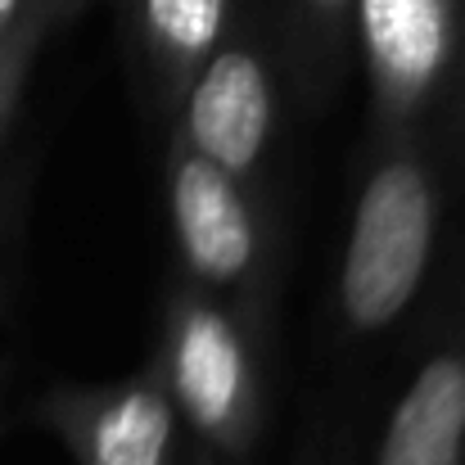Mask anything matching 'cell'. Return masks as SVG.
<instances>
[{"label":"cell","instance_id":"cell-9","mask_svg":"<svg viewBox=\"0 0 465 465\" xmlns=\"http://www.w3.org/2000/svg\"><path fill=\"white\" fill-rule=\"evenodd\" d=\"M36 41H41V32H0V132L14 114V100H18V86H23Z\"/></svg>","mask_w":465,"mask_h":465},{"label":"cell","instance_id":"cell-6","mask_svg":"<svg viewBox=\"0 0 465 465\" xmlns=\"http://www.w3.org/2000/svg\"><path fill=\"white\" fill-rule=\"evenodd\" d=\"M50 420L82 465H172L176 402L158 380L54 398Z\"/></svg>","mask_w":465,"mask_h":465},{"label":"cell","instance_id":"cell-2","mask_svg":"<svg viewBox=\"0 0 465 465\" xmlns=\"http://www.w3.org/2000/svg\"><path fill=\"white\" fill-rule=\"evenodd\" d=\"M167 389L176 411L217 448H244L253 430V366L235 321L181 299L167 321Z\"/></svg>","mask_w":465,"mask_h":465},{"label":"cell","instance_id":"cell-3","mask_svg":"<svg viewBox=\"0 0 465 465\" xmlns=\"http://www.w3.org/2000/svg\"><path fill=\"white\" fill-rule=\"evenodd\" d=\"M352 14L380 114H420L457 54V0H352Z\"/></svg>","mask_w":465,"mask_h":465},{"label":"cell","instance_id":"cell-10","mask_svg":"<svg viewBox=\"0 0 465 465\" xmlns=\"http://www.w3.org/2000/svg\"><path fill=\"white\" fill-rule=\"evenodd\" d=\"M77 0H0V32H45Z\"/></svg>","mask_w":465,"mask_h":465},{"label":"cell","instance_id":"cell-5","mask_svg":"<svg viewBox=\"0 0 465 465\" xmlns=\"http://www.w3.org/2000/svg\"><path fill=\"white\" fill-rule=\"evenodd\" d=\"M167 208L185 267L203 285H240L258 262V222L240 181L194 150H181L167 172Z\"/></svg>","mask_w":465,"mask_h":465},{"label":"cell","instance_id":"cell-1","mask_svg":"<svg viewBox=\"0 0 465 465\" xmlns=\"http://www.w3.org/2000/svg\"><path fill=\"white\" fill-rule=\"evenodd\" d=\"M434 226L430 167L411 154L384 158L357 194L339 267V303L352 330H389L411 308L434 258Z\"/></svg>","mask_w":465,"mask_h":465},{"label":"cell","instance_id":"cell-7","mask_svg":"<svg viewBox=\"0 0 465 465\" xmlns=\"http://www.w3.org/2000/svg\"><path fill=\"white\" fill-rule=\"evenodd\" d=\"M375 465H465V352H439L411 375Z\"/></svg>","mask_w":465,"mask_h":465},{"label":"cell","instance_id":"cell-8","mask_svg":"<svg viewBox=\"0 0 465 465\" xmlns=\"http://www.w3.org/2000/svg\"><path fill=\"white\" fill-rule=\"evenodd\" d=\"M231 0H136L141 41L167 77H194V68L222 45Z\"/></svg>","mask_w":465,"mask_h":465},{"label":"cell","instance_id":"cell-11","mask_svg":"<svg viewBox=\"0 0 465 465\" xmlns=\"http://www.w3.org/2000/svg\"><path fill=\"white\" fill-rule=\"evenodd\" d=\"M299 5L308 9L312 18H321V23H334V18H343L352 9V0H299Z\"/></svg>","mask_w":465,"mask_h":465},{"label":"cell","instance_id":"cell-4","mask_svg":"<svg viewBox=\"0 0 465 465\" xmlns=\"http://www.w3.org/2000/svg\"><path fill=\"white\" fill-rule=\"evenodd\" d=\"M272 77L249 45H217L185 91V150L244 181L272 141Z\"/></svg>","mask_w":465,"mask_h":465}]
</instances>
